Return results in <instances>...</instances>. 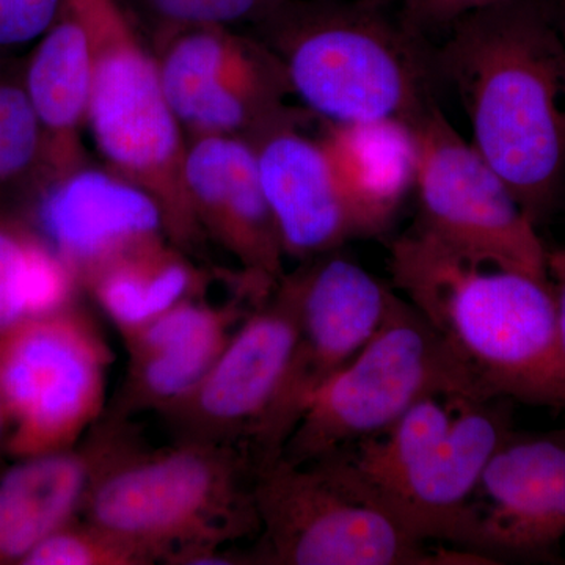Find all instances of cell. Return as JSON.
<instances>
[{"mask_svg":"<svg viewBox=\"0 0 565 565\" xmlns=\"http://www.w3.org/2000/svg\"><path fill=\"white\" fill-rule=\"evenodd\" d=\"M434 70L455 85L476 150L544 225L565 192V41L546 0L457 21Z\"/></svg>","mask_w":565,"mask_h":565,"instance_id":"obj_1","label":"cell"},{"mask_svg":"<svg viewBox=\"0 0 565 565\" xmlns=\"http://www.w3.org/2000/svg\"><path fill=\"white\" fill-rule=\"evenodd\" d=\"M390 274L487 393L565 411L550 280L467 262L414 230L390 245Z\"/></svg>","mask_w":565,"mask_h":565,"instance_id":"obj_2","label":"cell"},{"mask_svg":"<svg viewBox=\"0 0 565 565\" xmlns=\"http://www.w3.org/2000/svg\"><path fill=\"white\" fill-rule=\"evenodd\" d=\"M256 468L245 446L174 440L148 449L132 433L96 475L81 516L154 564H244L225 546L258 534Z\"/></svg>","mask_w":565,"mask_h":565,"instance_id":"obj_3","label":"cell"},{"mask_svg":"<svg viewBox=\"0 0 565 565\" xmlns=\"http://www.w3.org/2000/svg\"><path fill=\"white\" fill-rule=\"evenodd\" d=\"M512 433L514 401L446 392L333 455L419 539L478 555L475 494Z\"/></svg>","mask_w":565,"mask_h":565,"instance_id":"obj_4","label":"cell"},{"mask_svg":"<svg viewBox=\"0 0 565 565\" xmlns=\"http://www.w3.org/2000/svg\"><path fill=\"white\" fill-rule=\"evenodd\" d=\"M291 95L322 121H412L434 102L422 36L362 0H291L253 25Z\"/></svg>","mask_w":565,"mask_h":565,"instance_id":"obj_5","label":"cell"},{"mask_svg":"<svg viewBox=\"0 0 565 565\" xmlns=\"http://www.w3.org/2000/svg\"><path fill=\"white\" fill-rule=\"evenodd\" d=\"M92 51L87 134L104 163L161 204L167 236L189 255L207 243L184 185L188 137L163 92L158 58L122 0H65Z\"/></svg>","mask_w":565,"mask_h":565,"instance_id":"obj_6","label":"cell"},{"mask_svg":"<svg viewBox=\"0 0 565 565\" xmlns=\"http://www.w3.org/2000/svg\"><path fill=\"white\" fill-rule=\"evenodd\" d=\"M255 501L258 542L245 564H490L463 550L429 546L334 455L259 465Z\"/></svg>","mask_w":565,"mask_h":565,"instance_id":"obj_7","label":"cell"},{"mask_svg":"<svg viewBox=\"0 0 565 565\" xmlns=\"http://www.w3.org/2000/svg\"><path fill=\"white\" fill-rule=\"evenodd\" d=\"M481 393L470 371L429 321L394 289L371 340L315 394L281 449L311 462L382 433L430 394Z\"/></svg>","mask_w":565,"mask_h":565,"instance_id":"obj_8","label":"cell"},{"mask_svg":"<svg viewBox=\"0 0 565 565\" xmlns=\"http://www.w3.org/2000/svg\"><path fill=\"white\" fill-rule=\"evenodd\" d=\"M114 352L79 305L0 333V397L11 459L73 448L106 414Z\"/></svg>","mask_w":565,"mask_h":565,"instance_id":"obj_9","label":"cell"},{"mask_svg":"<svg viewBox=\"0 0 565 565\" xmlns=\"http://www.w3.org/2000/svg\"><path fill=\"white\" fill-rule=\"evenodd\" d=\"M415 137L414 232L460 258L548 280L544 241L490 163L430 102L408 121Z\"/></svg>","mask_w":565,"mask_h":565,"instance_id":"obj_10","label":"cell"},{"mask_svg":"<svg viewBox=\"0 0 565 565\" xmlns=\"http://www.w3.org/2000/svg\"><path fill=\"white\" fill-rule=\"evenodd\" d=\"M163 92L185 137H248L292 109L281 63L252 33L218 25L152 41Z\"/></svg>","mask_w":565,"mask_h":565,"instance_id":"obj_11","label":"cell"},{"mask_svg":"<svg viewBox=\"0 0 565 565\" xmlns=\"http://www.w3.org/2000/svg\"><path fill=\"white\" fill-rule=\"evenodd\" d=\"M297 270L299 334L280 392L250 445L258 467L281 455L315 394L371 340L394 292L338 252L302 262Z\"/></svg>","mask_w":565,"mask_h":565,"instance_id":"obj_12","label":"cell"},{"mask_svg":"<svg viewBox=\"0 0 565 565\" xmlns=\"http://www.w3.org/2000/svg\"><path fill=\"white\" fill-rule=\"evenodd\" d=\"M300 291L299 270L285 274L237 326L196 388L161 414L174 440L250 449L291 362L299 334Z\"/></svg>","mask_w":565,"mask_h":565,"instance_id":"obj_13","label":"cell"},{"mask_svg":"<svg viewBox=\"0 0 565 565\" xmlns=\"http://www.w3.org/2000/svg\"><path fill=\"white\" fill-rule=\"evenodd\" d=\"M310 111H286L248 137L286 258L300 263L375 234L338 177L321 137L303 131Z\"/></svg>","mask_w":565,"mask_h":565,"instance_id":"obj_14","label":"cell"},{"mask_svg":"<svg viewBox=\"0 0 565 565\" xmlns=\"http://www.w3.org/2000/svg\"><path fill=\"white\" fill-rule=\"evenodd\" d=\"M476 552L494 559L557 561L565 535V426L512 433L475 494Z\"/></svg>","mask_w":565,"mask_h":565,"instance_id":"obj_15","label":"cell"},{"mask_svg":"<svg viewBox=\"0 0 565 565\" xmlns=\"http://www.w3.org/2000/svg\"><path fill=\"white\" fill-rule=\"evenodd\" d=\"M25 218L82 280L134 245L167 236L158 200L110 167L82 162L50 178Z\"/></svg>","mask_w":565,"mask_h":565,"instance_id":"obj_16","label":"cell"},{"mask_svg":"<svg viewBox=\"0 0 565 565\" xmlns=\"http://www.w3.org/2000/svg\"><path fill=\"white\" fill-rule=\"evenodd\" d=\"M184 185L206 241L232 255L256 291L269 296L285 277L286 255L250 141L236 136L191 137Z\"/></svg>","mask_w":565,"mask_h":565,"instance_id":"obj_17","label":"cell"},{"mask_svg":"<svg viewBox=\"0 0 565 565\" xmlns=\"http://www.w3.org/2000/svg\"><path fill=\"white\" fill-rule=\"evenodd\" d=\"M255 305L245 294L225 303L196 297L125 334L128 367L107 415L132 419L143 412L161 415L180 404L203 381Z\"/></svg>","mask_w":565,"mask_h":565,"instance_id":"obj_18","label":"cell"},{"mask_svg":"<svg viewBox=\"0 0 565 565\" xmlns=\"http://www.w3.org/2000/svg\"><path fill=\"white\" fill-rule=\"evenodd\" d=\"M129 422L104 414L73 448L14 459L0 473V565H22L81 516L96 475L132 434Z\"/></svg>","mask_w":565,"mask_h":565,"instance_id":"obj_19","label":"cell"},{"mask_svg":"<svg viewBox=\"0 0 565 565\" xmlns=\"http://www.w3.org/2000/svg\"><path fill=\"white\" fill-rule=\"evenodd\" d=\"M24 84L43 132L46 181L88 161L84 136L92 92L90 41L66 2L25 54Z\"/></svg>","mask_w":565,"mask_h":565,"instance_id":"obj_20","label":"cell"},{"mask_svg":"<svg viewBox=\"0 0 565 565\" xmlns=\"http://www.w3.org/2000/svg\"><path fill=\"white\" fill-rule=\"evenodd\" d=\"M214 275L166 236L134 245L82 280L121 337L184 300L203 297Z\"/></svg>","mask_w":565,"mask_h":565,"instance_id":"obj_21","label":"cell"},{"mask_svg":"<svg viewBox=\"0 0 565 565\" xmlns=\"http://www.w3.org/2000/svg\"><path fill=\"white\" fill-rule=\"evenodd\" d=\"M319 137L345 191L375 236H381L415 188L416 147L411 125L396 118L323 121Z\"/></svg>","mask_w":565,"mask_h":565,"instance_id":"obj_22","label":"cell"},{"mask_svg":"<svg viewBox=\"0 0 565 565\" xmlns=\"http://www.w3.org/2000/svg\"><path fill=\"white\" fill-rule=\"evenodd\" d=\"M79 278L24 214L0 211V333L77 302Z\"/></svg>","mask_w":565,"mask_h":565,"instance_id":"obj_23","label":"cell"},{"mask_svg":"<svg viewBox=\"0 0 565 565\" xmlns=\"http://www.w3.org/2000/svg\"><path fill=\"white\" fill-rule=\"evenodd\" d=\"M24 57L0 55V211L21 214L47 178L43 132L25 90Z\"/></svg>","mask_w":565,"mask_h":565,"instance_id":"obj_24","label":"cell"},{"mask_svg":"<svg viewBox=\"0 0 565 565\" xmlns=\"http://www.w3.org/2000/svg\"><path fill=\"white\" fill-rule=\"evenodd\" d=\"M291 0H122L148 43L195 25L258 24Z\"/></svg>","mask_w":565,"mask_h":565,"instance_id":"obj_25","label":"cell"},{"mask_svg":"<svg viewBox=\"0 0 565 565\" xmlns=\"http://www.w3.org/2000/svg\"><path fill=\"white\" fill-rule=\"evenodd\" d=\"M22 565H154L143 548L77 516L41 542Z\"/></svg>","mask_w":565,"mask_h":565,"instance_id":"obj_26","label":"cell"},{"mask_svg":"<svg viewBox=\"0 0 565 565\" xmlns=\"http://www.w3.org/2000/svg\"><path fill=\"white\" fill-rule=\"evenodd\" d=\"M65 0H0V55L24 57L46 33Z\"/></svg>","mask_w":565,"mask_h":565,"instance_id":"obj_27","label":"cell"},{"mask_svg":"<svg viewBox=\"0 0 565 565\" xmlns=\"http://www.w3.org/2000/svg\"><path fill=\"white\" fill-rule=\"evenodd\" d=\"M509 0H404L401 24L414 35L445 31L468 14Z\"/></svg>","mask_w":565,"mask_h":565,"instance_id":"obj_28","label":"cell"},{"mask_svg":"<svg viewBox=\"0 0 565 565\" xmlns=\"http://www.w3.org/2000/svg\"><path fill=\"white\" fill-rule=\"evenodd\" d=\"M546 269H548L553 296H555L557 329H559L561 349H563L565 360V245L548 248Z\"/></svg>","mask_w":565,"mask_h":565,"instance_id":"obj_29","label":"cell"},{"mask_svg":"<svg viewBox=\"0 0 565 565\" xmlns=\"http://www.w3.org/2000/svg\"><path fill=\"white\" fill-rule=\"evenodd\" d=\"M546 3L565 41V0H546Z\"/></svg>","mask_w":565,"mask_h":565,"instance_id":"obj_30","label":"cell"},{"mask_svg":"<svg viewBox=\"0 0 565 565\" xmlns=\"http://www.w3.org/2000/svg\"><path fill=\"white\" fill-rule=\"evenodd\" d=\"M9 418H7L6 407H3L2 397H0V456L7 455V444H9Z\"/></svg>","mask_w":565,"mask_h":565,"instance_id":"obj_31","label":"cell"},{"mask_svg":"<svg viewBox=\"0 0 565 565\" xmlns=\"http://www.w3.org/2000/svg\"><path fill=\"white\" fill-rule=\"evenodd\" d=\"M364 3H370V6L374 7H384L386 0H362Z\"/></svg>","mask_w":565,"mask_h":565,"instance_id":"obj_32","label":"cell"}]
</instances>
